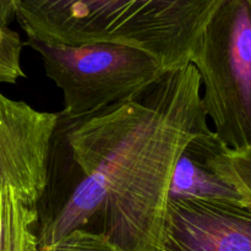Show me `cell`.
I'll return each mask as SVG.
<instances>
[{"instance_id":"cell-1","label":"cell","mask_w":251,"mask_h":251,"mask_svg":"<svg viewBox=\"0 0 251 251\" xmlns=\"http://www.w3.org/2000/svg\"><path fill=\"white\" fill-rule=\"evenodd\" d=\"M201 95L190 63L95 114L69 119L58 112L36 206L39 250L83 229L122 251H158L176 161L212 131Z\"/></svg>"},{"instance_id":"cell-2","label":"cell","mask_w":251,"mask_h":251,"mask_svg":"<svg viewBox=\"0 0 251 251\" xmlns=\"http://www.w3.org/2000/svg\"><path fill=\"white\" fill-rule=\"evenodd\" d=\"M218 0H21L16 20L28 39L142 49L167 71L190 64Z\"/></svg>"},{"instance_id":"cell-3","label":"cell","mask_w":251,"mask_h":251,"mask_svg":"<svg viewBox=\"0 0 251 251\" xmlns=\"http://www.w3.org/2000/svg\"><path fill=\"white\" fill-rule=\"evenodd\" d=\"M190 63L212 130L229 150L251 144V0H218L203 24Z\"/></svg>"},{"instance_id":"cell-4","label":"cell","mask_w":251,"mask_h":251,"mask_svg":"<svg viewBox=\"0 0 251 251\" xmlns=\"http://www.w3.org/2000/svg\"><path fill=\"white\" fill-rule=\"evenodd\" d=\"M24 44L41 56L47 77L63 93L59 113L69 119L131 100L167 73L156 56L122 44L68 46L28 38Z\"/></svg>"},{"instance_id":"cell-5","label":"cell","mask_w":251,"mask_h":251,"mask_svg":"<svg viewBox=\"0 0 251 251\" xmlns=\"http://www.w3.org/2000/svg\"><path fill=\"white\" fill-rule=\"evenodd\" d=\"M58 113L41 112L0 91V185L36 207L43 194Z\"/></svg>"},{"instance_id":"cell-6","label":"cell","mask_w":251,"mask_h":251,"mask_svg":"<svg viewBox=\"0 0 251 251\" xmlns=\"http://www.w3.org/2000/svg\"><path fill=\"white\" fill-rule=\"evenodd\" d=\"M158 251H251V208L223 201L169 200Z\"/></svg>"},{"instance_id":"cell-7","label":"cell","mask_w":251,"mask_h":251,"mask_svg":"<svg viewBox=\"0 0 251 251\" xmlns=\"http://www.w3.org/2000/svg\"><path fill=\"white\" fill-rule=\"evenodd\" d=\"M213 130L196 137L180 154L172 174L169 200H205L243 203L239 194L206 163L207 150L217 141Z\"/></svg>"},{"instance_id":"cell-8","label":"cell","mask_w":251,"mask_h":251,"mask_svg":"<svg viewBox=\"0 0 251 251\" xmlns=\"http://www.w3.org/2000/svg\"><path fill=\"white\" fill-rule=\"evenodd\" d=\"M38 215L12 186L0 185V251H19L37 235Z\"/></svg>"},{"instance_id":"cell-9","label":"cell","mask_w":251,"mask_h":251,"mask_svg":"<svg viewBox=\"0 0 251 251\" xmlns=\"http://www.w3.org/2000/svg\"><path fill=\"white\" fill-rule=\"evenodd\" d=\"M206 163L216 176L239 194L244 206L251 208V144L235 151L217 140L207 150Z\"/></svg>"},{"instance_id":"cell-10","label":"cell","mask_w":251,"mask_h":251,"mask_svg":"<svg viewBox=\"0 0 251 251\" xmlns=\"http://www.w3.org/2000/svg\"><path fill=\"white\" fill-rule=\"evenodd\" d=\"M24 42L10 27L0 26V83H16L24 78L21 54Z\"/></svg>"},{"instance_id":"cell-11","label":"cell","mask_w":251,"mask_h":251,"mask_svg":"<svg viewBox=\"0 0 251 251\" xmlns=\"http://www.w3.org/2000/svg\"><path fill=\"white\" fill-rule=\"evenodd\" d=\"M39 251H122L98 233L75 229Z\"/></svg>"},{"instance_id":"cell-12","label":"cell","mask_w":251,"mask_h":251,"mask_svg":"<svg viewBox=\"0 0 251 251\" xmlns=\"http://www.w3.org/2000/svg\"><path fill=\"white\" fill-rule=\"evenodd\" d=\"M21 0H0V26L9 27L16 19V11Z\"/></svg>"}]
</instances>
